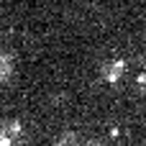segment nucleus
<instances>
[{"label": "nucleus", "instance_id": "nucleus-3", "mask_svg": "<svg viewBox=\"0 0 146 146\" xmlns=\"http://www.w3.org/2000/svg\"><path fill=\"white\" fill-rule=\"evenodd\" d=\"M56 146H95V144L82 141V139H80V136H74V133H64V136L56 141Z\"/></svg>", "mask_w": 146, "mask_h": 146}, {"label": "nucleus", "instance_id": "nucleus-1", "mask_svg": "<svg viewBox=\"0 0 146 146\" xmlns=\"http://www.w3.org/2000/svg\"><path fill=\"white\" fill-rule=\"evenodd\" d=\"M123 69H126L123 59H113L110 64H105V67H103V74H105V80H108V82H118V80H121V74H123Z\"/></svg>", "mask_w": 146, "mask_h": 146}, {"label": "nucleus", "instance_id": "nucleus-2", "mask_svg": "<svg viewBox=\"0 0 146 146\" xmlns=\"http://www.w3.org/2000/svg\"><path fill=\"white\" fill-rule=\"evenodd\" d=\"M13 69H15L13 54H8V51H0V82H8V80L13 77Z\"/></svg>", "mask_w": 146, "mask_h": 146}]
</instances>
